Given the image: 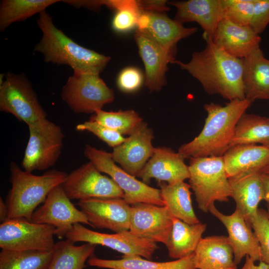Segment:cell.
<instances>
[{"mask_svg": "<svg viewBox=\"0 0 269 269\" xmlns=\"http://www.w3.org/2000/svg\"><path fill=\"white\" fill-rule=\"evenodd\" d=\"M203 38L206 42L205 48L194 52L189 62L175 60L171 63L196 78L209 95L218 94L229 101L246 99L243 59L227 53L207 34L203 33Z\"/></svg>", "mask_w": 269, "mask_h": 269, "instance_id": "obj_1", "label": "cell"}, {"mask_svg": "<svg viewBox=\"0 0 269 269\" xmlns=\"http://www.w3.org/2000/svg\"><path fill=\"white\" fill-rule=\"evenodd\" d=\"M248 100L230 101L224 106L211 103L203 128L193 140L181 145L178 152L184 158L222 156L230 147L236 125L252 104Z\"/></svg>", "mask_w": 269, "mask_h": 269, "instance_id": "obj_2", "label": "cell"}, {"mask_svg": "<svg viewBox=\"0 0 269 269\" xmlns=\"http://www.w3.org/2000/svg\"><path fill=\"white\" fill-rule=\"evenodd\" d=\"M37 23L42 36L34 51L42 53L45 61L100 74L110 60V57L85 48L66 35L54 25L46 10L39 13Z\"/></svg>", "mask_w": 269, "mask_h": 269, "instance_id": "obj_3", "label": "cell"}, {"mask_svg": "<svg viewBox=\"0 0 269 269\" xmlns=\"http://www.w3.org/2000/svg\"><path fill=\"white\" fill-rule=\"evenodd\" d=\"M11 188L6 199L8 219L23 218L31 222L36 207L44 203L50 191L61 185L68 175L56 169L36 175L22 170L14 162L10 164Z\"/></svg>", "mask_w": 269, "mask_h": 269, "instance_id": "obj_4", "label": "cell"}, {"mask_svg": "<svg viewBox=\"0 0 269 269\" xmlns=\"http://www.w3.org/2000/svg\"><path fill=\"white\" fill-rule=\"evenodd\" d=\"M189 159V184L194 192L198 208L208 212L216 201L228 202L231 197V189L223 156Z\"/></svg>", "mask_w": 269, "mask_h": 269, "instance_id": "obj_5", "label": "cell"}, {"mask_svg": "<svg viewBox=\"0 0 269 269\" xmlns=\"http://www.w3.org/2000/svg\"><path fill=\"white\" fill-rule=\"evenodd\" d=\"M28 127L29 138L21 166L30 172L46 170L60 157L64 134L60 126L46 118L29 124Z\"/></svg>", "mask_w": 269, "mask_h": 269, "instance_id": "obj_6", "label": "cell"}, {"mask_svg": "<svg viewBox=\"0 0 269 269\" xmlns=\"http://www.w3.org/2000/svg\"><path fill=\"white\" fill-rule=\"evenodd\" d=\"M62 99L76 113H95L112 103L114 93L99 74L73 70L61 94Z\"/></svg>", "mask_w": 269, "mask_h": 269, "instance_id": "obj_7", "label": "cell"}, {"mask_svg": "<svg viewBox=\"0 0 269 269\" xmlns=\"http://www.w3.org/2000/svg\"><path fill=\"white\" fill-rule=\"evenodd\" d=\"M84 154L99 171L109 175L116 182L124 192L123 198L130 205L144 203L164 206L160 189L138 180L118 166L111 153L87 144Z\"/></svg>", "mask_w": 269, "mask_h": 269, "instance_id": "obj_8", "label": "cell"}, {"mask_svg": "<svg viewBox=\"0 0 269 269\" xmlns=\"http://www.w3.org/2000/svg\"><path fill=\"white\" fill-rule=\"evenodd\" d=\"M0 84V110L10 113L27 125L46 118L30 82L22 74L8 72Z\"/></svg>", "mask_w": 269, "mask_h": 269, "instance_id": "obj_9", "label": "cell"}, {"mask_svg": "<svg viewBox=\"0 0 269 269\" xmlns=\"http://www.w3.org/2000/svg\"><path fill=\"white\" fill-rule=\"evenodd\" d=\"M56 229L48 224L33 223L23 218L7 219L0 225L1 250L52 251Z\"/></svg>", "mask_w": 269, "mask_h": 269, "instance_id": "obj_10", "label": "cell"}, {"mask_svg": "<svg viewBox=\"0 0 269 269\" xmlns=\"http://www.w3.org/2000/svg\"><path fill=\"white\" fill-rule=\"evenodd\" d=\"M65 237L74 243L82 242L106 246L126 257L139 256L150 260L158 249L156 242L137 236L130 230L114 234L102 233L90 230L80 223L73 225Z\"/></svg>", "mask_w": 269, "mask_h": 269, "instance_id": "obj_11", "label": "cell"}, {"mask_svg": "<svg viewBox=\"0 0 269 269\" xmlns=\"http://www.w3.org/2000/svg\"><path fill=\"white\" fill-rule=\"evenodd\" d=\"M101 173L89 161L68 174L62 186L70 200L124 198L116 182Z\"/></svg>", "mask_w": 269, "mask_h": 269, "instance_id": "obj_12", "label": "cell"}, {"mask_svg": "<svg viewBox=\"0 0 269 269\" xmlns=\"http://www.w3.org/2000/svg\"><path fill=\"white\" fill-rule=\"evenodd\" d=\"M31 222L54 227L55 235L60 238L65 237L75 224L90 225L86 215L71 202L62 184L50 191L43 204L34 212Z\"/></svg>", "mask_w": 269, "mask_h": 269, "instance_id": "obj_13", "label": "cell"}, {"mask_svg": "<svg viewBox=\"0 0 269 269\" xmlns=\"http://www.w3.org/2000/svg\"><path fill=\"white\" fill-rule=\"evenodd\" d=\"M77 204L94 228L115 233L130 230L131 207L123 198H90Z\"/></svg>", "mask_w": 269, "mask_h": 269, "instance_id": "obj_14", "label": "cell"}, {"mask_svg": "<svg viewBox=\"0 0 269 269\" xmlns=\"http://www.w3.org/2000/svg\"><path fill=\"white\" fill-rule=\"evenodd\" d=\"M131 207L129 230L137 236L165 245L173 218L166 207L144 203Z\"/></svg>", "mask_w": 269, "mask_h": 269, "instance_id": "obj_15", "label": "cell"}, {"mask_svg": "<svg viewBox=\"0 0 269 269\" xmlns=\"http://www.w3.org/2000/svg\"><path fill=\"white\" fill-rule=\"evenodd\" d=\"M152 130L143 122L121 144L113 148V159L131 175L137 176L153 154Z\"/></svg>", "mask_w": 269, "mask_h": 269, "instance_id": "obj_16", "label": "cell"}, {"mask_svg": "<svg viewBox=\"0 0 269 269\" xmlns=\"http://www.w3.org/2000/svg\"><path fill=\"white\" fill-rule=\"evenodd\" d=\"M209 212L226 228L236 265L239 264L246 256H249L255 262L261 261V247L258 239L251 226L237 209L236 208L232 214L226 215L219 211L214 204L210 207Z\"/></svg>", "mask_w": 269, "mask_h": 269, "instance_id": "obj_17", "label": "cell"}, {"mask_svg": "<svg viewBox=\"0 0 269 269\" xmlns=\"http://www.w3.org/2000/svg\"><path fill=\"white\" fill-rule=\"evenodd\" d=\"M138 30L146 34L162 48L176 54V45L197 31L196 27L187 28L170 18L165 13L141 11L138 19Z\"/></svg>", "mask_w": 269, "mask_h": 269, "instance_id": "obj_18", "label": "cell"}, {"mask_svg": "<svg viewBox=\"0 0 269 269\" xmlns=\"http://www.w3.org/2000/svg\"><path fill=\"white\" fill-rule=\"evenodd\" d=\"M134 37L144 65L145 86L150 92H158L166 84L168 64L175 60V54L165 50L138 29Z\"/></svg>", "mask_w": 269, "mask_h": 269, "instance_id": "obj_19", "label": "cell"}, {"mask_svg": "<svg viewBox=\"0 0 269 269\" xmlns=\"http://www.w3.org/2000/svg\"><path fill=\"white\" fill-rule=\"evenodd\" d=\"M137 176L147 184L152 178L173 184L189 179L190 172L178 152L161 146L154 148L152 155Z\"/></svg>", "mask_w": 269, "mask_h": 269, "instance_id": "obj_20", "label": "cell"}, {"mask_svg": "<svg viewBox=\"0 0 269 269\" xmlns=\"http://www.w3.org/2000/svg\"><path fill=\"white\" fill-rule=\"evenodd\" d=\"M213 40L230 55L244 59L260 47L261 37L250 26L223 18L218 25Z\"/></svg>", "mask_w": 269, "mask_h": 269, "instance_id": "obj_21", "label": "cell"}, {"mask_svg": "<svg viewBox=\"0 0 269 269\" xmlns=\"http://www.w3.org/2000/svg\"><path fill=\"white\" fill-rule=\"evenodd\" d=\"M175 6L174 19L183 24L196 22L204 33L213 39L220 21L224 18L222 0H189L168 2Z\"/></svg>", "mask_w": 269, "mask_h": 269, "instance_id": "obj_22", "label": "cell"}, {"mask_svg": "<svg viewBox=\"0 0 269 269\" xmlns=\"http://www.w3.org/2000/svg\"><path fill=\"white\" fill-rule=\"evenodd\" d=\"M229 178L249 172H260L269 164V148L257 144H237L222 156Z\"/></svg>", "mask_w": 269, "mask_h": 269, "instance_id": "obj_23", "label": "cell"}, {"mask_svg": "<svg viewBox=\"0 0 269 269\" xmlns=\"http://www.w3.org/2000/svg\"><path fill=\"white\" fill-rule=\"evenodd\" d=\"M260 172H249L229 178L231 197L248 223L265 199V190Z\"/></svg>", "mask_w": 269, "mask_h": 269, "instance_id": "obj_24", "label": "cell"}, {"mask_svg": "<svg viewBox=\"0 0 269 269\" xmlns=\"http://www.w3.org/2000/svg\"><path fill=\"white\" fill-rule=\"evenodd\" d=\"M197 269H237L233 250L228 237L212 236L202 238L194 253Z\"/></svg>", "mask_w": 269, "mask_h": 269, "instance_id": "obj_25", "label": "cell"}, {"mask_svg": "<svg viewBox=\"0 0 269 269\" xmlns=\"http://www.w3.org/2000/svg\"><path fill=\"white\" fill-rule=\"evenodd\" d=\"M243 61L245 98L252 103L269 100V60L259 47Z\"/></svg>", "mask_w": 269, "mask_h": 269, "instance_id": "obj_26", "label": "cell"}, {"mask_svg": "<svg viewBox=\"0 0 269 269\" xmlns=\"http://www.w3.org/2000/svg\"><path fill=\"white\" fill-rule=\"evenodd\" d=\"M206 228V224L199 222L189 224L173 218L172 228L165 244L169 256L178 260L193 254Z\"/></svg>", "mask_w": 269, "mask_h": 269, "instance_id": "obj_27", "label": "cell"}, {"mask_svg": "<svg viewBox=\"0 0 269 269\" xmlns=\"http://www.w3.org/2000/svg\"><path fill=\"white\" fill-rule=\"evenodd\" d=\"M164 205L173 218L189 224L200 222L193 208L190 186L184 181L168 184L159 182Z\"/></svg>", "mask_w": 269, "mask_h": 269, "instance_id": "obj_28", "label": "cell"}, {"mask_svg": "<svg viewBox=\"0 0 269 269\" xmlns=\"http://www.w3.org/2000/svg\"><path fill=\"white\" fill-rule=\"evenodd\" d=\"M193 257L194 253L174 261L158 262L139 256L107 260L93 256L88 259V263L90 266L108 269H197L194 264Z\"/></svg>", "mask_w": 269, "mask_h": 269, "instance_id": "obj_29", "label": "cell"}, {"mask_svg": "<svg viewBox=\"0 0 269 269\" xmlns=\"http://www.w3.org/2000/svg\"><path fill=\"white\" fill-rule=\"evenodd\" d=\"M257 143L269 148V118L245 113L236 125L229 147Z\"/></svg>", "mask_w": 269, "mask_h": 269, "instance_id": "obj_30", "label": "cell"}, {"mask_svg": "<svg viewBox=\"0 0 269 269\" xmlns=\"http://www.w3.org/2000/svg\"><path fill=\"white\" fill-rule=\"evenodd\" d=\"M96 245L76 246L66 239L55 243L48 269H83L87 259L93 256Z\"/></svg>", "mask_w": 269, "mask_h": 269, "instance_id": "obj_31", "label": "cell"}, {"mask_svg": "<svg viewBox=\"0 0 269 269\" xmlns=\"http://www.w3.org/2000/svg\"><path fill=\"white\" fill-rule=\"evenodd\" d=\"M57 0H2L0 4V30L12 23L21 21L40 13Z\"/></svg>", "mask_w": 269, "mask_h": 269, "instance_id": "obj_32", "label": "cell"}, {"mask_svg": "<svg viewBox=\"0 0 269 269\" xmlns=\"http://www.w3.org/2000/svg\"><path fill=\"white\" fill-rule=\"evenodd\" d=\"M53 251L1 250L0 269H48Z\"/></svg>", "mask_w": 269, "mask_h": 269, "instance_id": "obj_33", "label": "cell"}, {"mask_svg": "<svg viewBox=\"0 0 269 269\" xmlns=\"http://www.w3.org/2000/svg\"><path fill=\"white\" fill-rule=\"evenodd\" d=\"M90 121L98 122L121 134L131 135L143 122L133 110L107 112L99 110L91 116Z\"/></svg>", "mask_w": 269, "mask_h": 269, "instance_id": "obj_34", "label": "cell"}, {"mask_svg": "<svg viewBox=\"0 0 269 269\" xmlns=\"http://www.w3.org/2000/svg\"><path fill=\"white\" fill-rule=\"evenodd\" d=\"M105 5L117 11L112 23L115 31L126 32L137 26L141 12L137 0H105Z\"/></svg>", "mask_w": 269, "mask_h": 269, "instance_id": "obj_35", "label": "cell"}, {"mask_svg": "<svg viewBox=\"0 0 269 269\" xmlns=\"http://www.w3.org/2000/svg\"><path fill=\"white\" fill-rule=\"evenodd\" d=\"M224 18L250 26L254 10V0H222Z\"/></svg>", "mask_w": 269, "mask_h": 269, "instance_id": "obj_36", "label": "cell"}, {"mask_svg": "<svg viewBox=\"0 0 269 269\" xmlns=\"http://www.w3.org/2000/svg\"><path fill=\"white\" fill-rule=\"evenodd\" d=\"M248 224L252 228L259 242L261 261L269 265V217L267 211L259 208Z\"/></svg>", "mask_w": 269, "mask_h": 269, "instance_id": "obj_37", "label": "cell"}, {"mask_svg": "<svg viewBox=\"0 0 269 269\" xmlns=\"http://www.w3.org/2000/svg\"><path fill=\"white\" fill-rule=\"evenodd\" d=\"M76 129L78 131H87L92 133L113 148L123 143L127 138L119 133L98 122L90 120L78 124Z\"/></svg>", "mask_w": 269, "mask_h": 269, "instance_id": "obj_38", "label": "cell"}, {"mask_svg": "<svg viewBox=\"0 0 269 269\" xmlns=\"http://www.w3.org/2000/svg\"><path fill=\"white\" fill-rule=\"evenodd\" d=\"M143 81V75L139 69L134 67H128L119 73L117 85L122 91L132 93L140 88Z\"/></svg>", "mask_w": 269, "mask_h": 269, "instance_id": "obj_39", "label": "cell"}, {"mask_svg": "<svg viewBox=\"0 0 269 269\" xmlns=\"http://www.w3.org/2000/svg\"><path fill=\"white\" fill-rule=\"evenodd\" d=\"M254 10L250 27L258 34L269 23V0H254Z\"/></svg>", "mask_w": 269, "mask_h": 269, "instance_id": "obj_40", "label": "cell"}, {"mask_svg": "<svg viewBox=\"0 0 269 269\" xmlns=\"http://www.w3.org/2000/svg\"><path fill=\"white\" fill-rule=\"evenodd\" d=\"M137 3L141 11L164 13L170 9L166 0H137Z\"/></svg>", "mask_w": 269, "mask_h": 269, "instance_id": "obj_41", "label": "cell"}, {"mask_svg": "<svg viewBox=\"0 0 269 269\" xmlns=\"http://www.w3.org/2000/svg\"><path fill=\"white\" fill-rule=\"evenodd\" d=\"M255 261L249 256H246L244 266L241 269H269V265L261 261L258 265L255 264Z\"/></svg>", "mask_w": 269, "mask_h": 269, "instance_id": "obj_42", "label": "cell"}, {"mask_svg": "<svg viewBox=\"0 0 269 269\" xmlns=\"http://www.w3.org/2000/svg\"><path fill=\"white\" fill-rule=\"evenodd\" d=\"M261 179L265 190V199L269 206V174H261Z\"/></svg>", "mask_w": 269, "mask_h": 269, "instance_id": "obj_43", "label": "cell"}, {"mask_svg": "<svg viewBox=\"0 0 269 269\" xmlns=\"http://www.w3.org/2000/svg\"><path fill=\"white\" fill-rule=\"evenodd\" d=\"M8 219V207L3 199L0 198V224Z\"/></svg>", "mask_w": 269, "mask_h": 269, "instance_id": "obj_44", "label": "cell"}, {"mask_svg": "<svg viewBox=\"0 0 269 269\" xmlns=\"http://www.w3.org/2000/svg\"><path fill=\"white\" fill-rule=\"evenodd\" d=\"M261 174H269V164L263 169Z\"/></svg>", "mask_w": 269, "mask_h": 269, "instance_id": "obj_45", "label": "cell"}, {"mask_svg": "<svg viewBox=\"0 0 269 269\" xmlns=\"http://www.w3.org/2000/svg\"><path fill=\"white\" fill-rule=\"evenodd\" d=\"M267 212H268V215H269V205H268V207Z\"/></svg>", "mask_w": 269, "mask_h": 269, "instance_id": "obj_46", "label": "cell"}]
</instances>
